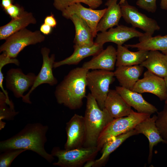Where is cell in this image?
<instances>
[{
	"instance_id": "obj_41",
	"label": "cell",
	"mask_w": 167,
	"mask_h": 167,
	"mask_svg": "<svg viewBox=\"0 0 167 167\" xmlns=\"http://www.w3.org/2000/svg\"><path fill=\"white\" fill-rule=\"evenodd\" d=\"M126 0H120V1L119 3V5L123 3Z\"/></svg>"
},
{
	"instance_id": "obj_13",
	"label": "cell",
	"mask_w": 167,
	"mask_h": 167,
	"mask_svg": "<svg viewBox=\"0 0 167 167\" xmlns=\"http://www.w3.org/2000/svg\"><path fill=\"white\" fill-rule=\"evenodd\" d=\"M143 33L133 27L118 25L108 31L97 33L94 42L103 45L105 43L112 42L117 45H122L126 42L134 37L143 36Z\"/></svg>"
},
{
	"instance_id": "obj_38",
	"label": "cell",
	"mask_w": 167,
	"mask_h": 167,
	"mask_svg": "<svg viewBox=\"0 0 167 167\" xmlns=\"http://www.w3.org/2000/svg\"><path fill=\"white\" fill-rule=\"evenodd\" d=\"M160 6L162 9L167 10V0H160Z\"/></svg>"
},
{
	"instance_id": "obj_9",
	"label": "cell",
	"mask_w": 167,
	"mask_h": 167,
	"mask_svg": "<svg viewBox=\"0 0 167 167\" xmlns=\"http://www.w3.org/2000/svg\"><path fill=\"white\" fill-rule=\"evenodd\" d=\"M42 55L43 62L41 69L36 76L34 83L28 92L22 98L23 101L27 103L31 104L30 95L38 86L43 84H48L51 86H54L58 83L56 78L53 72L55 56L54 54L49 56L50 49L47 47L42 48L41 50Z\"/></svg>"
},
{
	"instance_id": "obj_37",
	"label": "cell",
	"mask_w": 167,
	"mask_h": 167,
	"mask_svg": "<svg viewBox=\"0 0 167 167\" xmlns=\"http://www.w3.org/2000/svg\"><path fill=\"white\" fill-rule=\"evenodd\" d=\"M13 4V0H2L1 6L5 9Z\"/></svg>"
},
{
	"instance_id": "obj_26",
	"label": "cell",
	"mask_w": 167,
	"mask_h": 167,
	"mask_svg": "<svg viewBox=\"0 0 167 167\" xmlns=\"http://www.w3.org/2000/svg\"><path fill=\"white\" fill-rule=\"evenodd\" d=\"M36 20L32 14L25 11L19 17L11 19L6 24L0 27V39L6 40L19 31L26 28L30 24H35Z\"/></svg>"
},
{
	"instance_id": "obj_23",
	"label": "cell",
	"mask_w": 167,
	"mask_h": 167,
	"mask_svg": "<svg viewBox=\"0 0 167 167\" xmlns=\"http://www.w3.org/2000/svg\"><path fill=\"white\" fill-rule=\"evenodd\" d=\"M125 45H117L116 67L140 65L147 58L149 51L139 50L132 52Z\"/></svg>"
},
{
	"instance_id": "obj_11",
	"label": "cell",
	"mask_w": 167,
	"mask_h": 167,
	"mask_svg": "<svg viewBox=\"0 0 167 167\" xmlns=\"http://www.w3.org/2000/svg\"><path fill=\"white\" fill-rule=\"evenodd\" d=\"M67 140L64 149L70 150L83 147L86 131L84 116L75 114L66 124Z\"/></svg>"
},
{
	"instance_id": "obj_5",
	"label": "cell",
	"mask_w": 167,
	"mask_h": 167,
	"mask_svg": "<svg viewBox=\"0 0 167 167\" xmlns=\"http://www.w3.org/2000/svg\"><path fill=\"white\" fill-rule=\"evenodd\" d=\"M99 151L96 146L82 147L70 150L54 147L51 154L58 158L53 165L61 167H81L88 161L94 159Z\"/></svg>"
},
{
	"instance_id": "obj_14",
	"label": "cell",
	"mask_w": 167,
	"mask_h": 167,
	"mask_svg": "<svg viewBox=\"0 0 167 167\" xmlns=\"http://www.w3.org/2000/svg\"><path fill=\"white\" fill-rule=\"evenodd\" d=\"M106 8L96 10L91 8L84 7L80 3L72 4L67 7L62 11V15L66 19L75 14L86 22L91 29L94 37H96L97 32L96 28L100 20L106 10Z\"/></svg>"
},
{
	"instance_id": "obj_29",
	"label": "cell",
	"mask_w": 167,
	"mask_h": 167,
	"mask_svg": "<svg viewBox=\"0 0 167 167\" xmlns=\"http://www.w3.org/2000/svg\"><path fill=\"white\" fill-rule=\"evenodd\" d=\"M12 101L8 100L5 94L0 91V118L7 120H11L18 113L14 109L13 103L11 104L9 107L8 105Z\"/></svg>"
},
{
	"instance_id": "obj_1",
	"label": "cell",
	"mask_w": 167,
	"mask_h": 167,
	"mask_svg": "<svg viewBox=\"0 0 167 167\" xmlns=\"http://www.w3.org/2000/svg\"><path fill=\"white\" fill-rule=\"evenodd\" d=\"M48 129V126L41 123L27 124L15 135L0 142V152L13 149L31 150L51 163L54 158L45 148Z\"/></svg>"
},
{
	"instance_id": "obj_17",
	"label": "cell",
	"mask_w": 167,
	"mask_h": 167,
	"mask_svg": "<svg viewBox=\"0 0 167 167\" xmlns=\"http://www.w3.org/2000/svg\"><path fill=\"white\" fill-rule=\"evenodd\" d=\"M115 90L126 103L138 112L150 114L158 112L153 105L146 101L141 93L129 90L121 86L115 87Z\"/></svg>"
},
{
	"instance_id": "obj_21",
	"label": "cell",
	"mask_w": 167,
	"mask_h": 167,
	"mask_svg": "<svg viewBox=\"0 0 167 167\" xmlns=\"http://www.w3.org/2000/svg\"><path fill=\"white\" fill-rule=\"evenodd\" d=\"M118 0H108L105 3L107 8L97 24V32H104L118 25L122 14L120 5L117 3Z\"/></svg>"
},
{
	"instance_id": "obj_7",
	"label": "cell",
	"mask_w": 167,
	"mask_h": 167,
	"mask_svg": "<svg viewBox=\"0 0 167 167\" xmlns=\"http://www.w3.org/2000/svg\"><path fill=\"white\" fill-rule=\"evenodd\" d=\"M114 77L113 71L101 70L89 71L87 74V86L101 109L105 108L109 86L114 81Z\"/></svg>"
},
{
	"instance_id": "obj_8",
	"label": "cell",
	"mask_w": 167,
	"mask_h": 167,
	"mask_svg": "<svg viewBox=\"0 0 167 167\" xmlns=\"http://www.w3.org/2000/svg\"><path fill=\"white\" fill-rule=\"evenodd\" d=\"M122 17L126 22L134 28L142 29L149 36H152L160 27L156 21L139 12L134 6L129 4L126 0L120 4Z\"/></svg>"
},
{
	"instance_id": "obj_33",
	"label": "cell",
	"mask_w": 167,
	"mask_h": 167,
	"mask_svg": "<svg viewBox=\"0 0 167 167\" xmlns=\"http://www.w3.org/2000/svg\"><path fill=\"white\" fill-rule=\"evenodd\" d=\"M4 10L11 19H15L19 17L25 12L24 8L17 4H12Z\"/></svg>"
},
{
	"instance_id": "obj_16",
	"label": "cell",
	"mask_w": 167,
	"mask_h": 167,
	"mask_svg": "<svg viewBox=\"0 0 167 167\" xmlns=\"http://www.w3.org/2000/svg\"><path fill=\"white\" fill-rule=\"evenodd\" d=\"M156 115H154L152 117L147 118L138 123L134 129L138 134H143L148 140L149 153L148 161L149 163L152 161L153 147L160 142L165 143L156 124Z\"/></svg>"
},
{
	"instance_id": "obj_27",
	"label": "cell",
	"mask_w": 167,
	"mask_h": 167,
	"mask_svg": "<svg viewBox=\"0 0 167 167\" xmlns=\"http://www.w3.org/2000/svg\"><path fill=\"white\" fill-rule=\"evenodd\" d=\"M137 134L136 131L133 129L108 140L104 143L101 148V157L95 160L93 167H100L105 165L110 155L112 152L128 138Z\"/></svg>"
},
{
	"instance_id": "obj_24",
	"label": "cell",
	"mask_w": 167,
	"mask_h": 167,
	"mask_svg": "<svg viewBox=\"0 0 167 167\" xmlns=\"http://www.w3.org/2000/svg\"><path fill=\"white\" fill-rule=\"evenodd\" d=\"M139 38V42L133 44H125L128 48H137L147 51L158 50L167 55V35L149 36L144 34Z\"/></svg>"
},
{
	"instance_id": "obj_20",
	"label": "cell",
	"mask_w": 167,
	"mask_h": 167,
	"mask_svg": "<svg viewBox=\"0 0 167 167\" xmlns=\"http://www.w3.org/2000/svg\"><path fill=\"white\" fill-rule=\"evenodd\" d=\"M143 67L140 65L120 66L113 72L120 86L131 90L142 74Z\"/></svg>"
},
{
	"instance_id": "obj_22",
	"label": "cell",
	"mask_w": 167,
	"mask_h": 167,
	"mask_svg": "<svg viewBox=\"0 0 167 167\" xmlns=\"http://www.w3.org/2000/svg\"><path fill=\"white\" fill-rule=\"evenodd\" d=\"M139 65L162 78L167 76V55L159 51H149L147 58Z\"/></svg>"
},
{
	"instance_id": "obj_10",
	"label": "cell",
	"mask_w": 167,
	"mask_h": 167,
	"mask_svg": "<svg viewBox=\"0 0 167 167\" xmlns=\"http://www.w3.org/2000/svg\"><path fill=\"white\" fill-rule=\"evenodd\" d=\"M36 75L33 73L24 74L20 68H11L6 72V86L17 98L23 97L24 93L33 86Z\"/></svg>"
},
{
	"instance_id": "obj_12",
	"label": "cell",
	"mask_w": 167,
	"mask_h": 167,
	"mask_svg": "<svg viewBox=\"0 0 167 167\" xmlns=\"http://www.w3.org/2000/svg\"><path fill=\"white\" fill-rule=\"evenodd\" d=\"M131 90L141 94L148 92L153 94L161 101H165L167 98V89L164 78L148 70L144 73L143 77L137 82Z\"/></svg>"
},
{
	"instance_id": "obj_34",
	"label": "cell",
	"mask_w": 167,
	"mask_h": 167,
	"mask_svg": "<svg viewBox=\"0 0 167 167\" xmlns=\"http://www.w3.org/2000/svg\"><path fill=\"white\" fill-rule=\"evenodd\" d=\"M11 63L17 66H19L20 64L19 61L16 58H11L5 52H2L0 55V65L4 66L7 64Z\"/></svg>"
},
{
	"instance_id": "obj_35",
	"label": "cell",
	"mask_w": 167,
	"mask_h": 167,
	"mask_svg": "<svg viewBox=\"0 0 167 167\" xmlns=\"http://www.w3.org/2000/svg\"><path fill=\"white\" fill-rule=\"evenodd\" d=\"M44 23L49 25L52 28L55 27L57 22L53 14L47 16L45 18Z\"/></svg>"
},
{
	"instance_id": "obj_36",
	"label": "cell",
	"mask_w": 167,
	"mask_h": 167,
	"mask_svg": "<svg viewBox=\"0 0 167 167\" xmlns=\"http://www.w3.org/2000/svg\"><path fill=\"white\" fill-rule=\"evenodd\" d=\"M52 28L51 26L44 23L41 26L40 31L42 34L48 35L51 32Z\"/></svg>"
},
{
	"instance_id": "obj_28",
	"label": "cell",
	"mask_w": 167,
	"mask_h": 167,
	"mask_svg": "<svg viewBox=\"0 0 167 167\" xmlns=\"http://www.w3.org/2000/svg\"><path fill=\"white\" fill-rule=\"evenodd\" d=\"M83 3L90 8L95 9L102 3V0H54L53 5L57 10L62 11L67 7L77 3Z\"/></svg>"
},
{
	"instance_id": "obj_3",
	"label": "cell",
	"mask_w": 167,
	"mask_h": 167,
	"mask_svg": "<svg viewBox=\"0 0 167 167\" xmlns=\"http://www.w3.org/2000/svg\"><path fill=\"white\" fill-rule=\"evenodd\" d=\"M84 116L86 136L84 147L96 146L98 138L106 126L114 119L107 110L101 109L96 100L89 93Z\"/></svg>"
},
{
	"instance_id": "obj_31",
	"label": "cell",
	"mask_w": 167,
	"mask_h": 167,
	"mask_svg": "<svg viewBox=\"0 0 167 167\" xmlns=\"http://www.w3.org/2000/svg\"><path fill=\"white\" fill-rule=\"evenodd\" d=\"M25 149H13L4 151L0 155V167H9L14 160Z\"/></svg>"
},
{
	"instance_id": "obj_30",
	"label": "cell",
	"mask_w": 167,
	"mask_h": 167,
	"mask_svg": "<svg viewBox=\"0 0 167 167\" xmlns=\"http://www.w3.org/2000/svg\"><path fill=\"white\" fill-rule=\"evenodd\" d=\"M157 113L156 124L161 137L167 143V103L162 111Z\"/></svg>"
},
{
	"instance_id": "obj_19",
	"label": "cell",
	"mask_w": 167,
	"mask_h": 167,
	"mask_svg": "<svg viewBox=\"0 0 167 167\" xmlns=\"http://www.w3.org/2000/svg\"><path fill=\"white\" fill-rule=\"evenodd\" d=\"M74 51L69 57L59 61L55 62L54 68L65 65H77L87 57L96 55L103 49V45L94 42L91 46H80L74 45Z\"/></svg>"
},
{
	"instance_id": "obj_6",
	"label": "cell",
	"mask_w": 167,
	"mask_h": 167,
	"mask_svg": "<svg viewBox=\"0 0 167 167\" xmlns=\"http://www.w3.org/2000/svg\"><path fill=\"white\" fill-rule=\"evenodd\" d=\"M45 38L40 31L32 32L25 28L6 39L0 46V52H5L10 57L16 58L26 47L41 42Z\"/></svg>"
},
{
	"instance_id": "obj_2",
	"label": "cell",
	"mask_w": 167,
	"mask_h": 167,
	"mask_svg": "<svg viewBox=\"0 0 167 167\" xmlns=\"http://www.w3.org/2000/svg\"><path fill=\"white\" fill-rule=\"evenodd\" d=\"M89 70L83 67L72 69L55 88L58 103L72 110L80 109L86 98L87 75Z\"/></svg>"
},
{
	"instance_id": "obj_4",
	"label": "cell",
	"mask_w": 167,
	"mask_h": 167,
	"mask_svg": "<svg viewBox=\"0 0 167 167\" xmlns=\"http://www.w3.org/2000/svg\"><path fill=\"white\" fill-rule=\"evenodd\" d=\"M151 115L135 112L132 109L126 116L114 118L103 130L98 138L96 147L99 151L101 150L108 140L134 129L138 123Z\"/></svg>"
},
{
	"instance_id": "obj_39",
	"label": "cell",
	"mask_w": 167,
	"mask_h": 167,
	"mask_svg": "<svg viewBox=\"0 0 167 167\" xmlns=\"http://www.w3.org/2000/svg\"><path fill=\"white\" fill-rule=\"evenodd\" d=\"M95 160L91 159L87 161L84 165V167H93Z\"/></svg>"
},
{
	"instance_id": "obj_40",
	"label": "cell",
	"mask_w": 167,
	"mask_h": 167,
	"mask_svg": "<svg viewBox=\"0 0 167 167\" xmlns=\"http://www.w3.org/2000/svg\"><path fill=\"white\" fill-rule=\"evenodd\" d=\"M164 78V79L165 81V83L167 89V76L165 77ZM167 103V98L166 100L165 101V103Z\"/></svg>"
},
{
	"instance_id": "obj_25",
	"label": "cell",
	"mask_w": 167,
	"mask_h": 167,
	"mask_svg": "<svg viewBox=\"0 0 167 167\" xmlns=\"http://www.w3.org/2000/svg\"><path fill=\"white\" fill-rule=\"evenodd\" d=\"M74 24L75 35L74 42L75 45L91 46L94 43L92 31L86 22L77 15L74 14L69 18Z\"/></svg>"
},
{
	"instance_id": "obj_18",
	"label": "cell",
	"mask_w": 167,
	"mask_h": 167,
	"mask_svg": "<svg viewBox=\"0 0 167 167\" xmlns=\"http://www.w3.org/2000/svg\"><path fill=\"white\" fill-rule=\"evenodd\" d=\"M104 107L114 118L126 116L132 110L131 107L115 89H109Z\"/></svg>"
},
{
	"instance_id": "obj_15",
	"label": "cell",
	"mask_w": 167,
	"mask_h": 167,
	"mask_svg": "<svg viewBox=\"0 0 167 167\" xmlns=\"http://www.w3.org/2000/svg\"><path fill=\"white\" fill-rule=\"evenodd\" d=\"M90 60L85 62L82 67L88 70H101L113 71L117 59V49L112 45L108 46Z\"/></svg>"
},
{
	"instance_id": "obj_32",
	"label": "cell",
	"mask_w": 167,
	"mask_h": 167,
	"mask_svg": "<svg viewBox=\"0 0 167 167\" xmlns=\"http://www.w3.org/2000/svg\"><path fill=\"white\" fill-rule=\"evenodd\" d=\"M156 0H138L136 4L141 9L152 13L155 12L157 9Z\"/></svg>"
}]
</instances>
